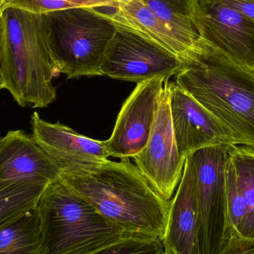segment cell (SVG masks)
<instances>
[{"label": "cell", "instance_id": "obj_1", "mask_svg": "<svg viewBox=\"0 0 254 254\" xmlns=\"http://www.w3.org/2000/svg\"><path fill=\"white\" fill-rule=\"evenodd\" d=\"M61 179L127 234L163 240L170 201L151 187L129 160L72 167L63 171Z\"/></svg>", "mask_w": 254, "mask_h": 254}, {"label": "cell", "instance_id": "obj_2", "mask_svg": "<svg viewBox=\"0 0 254 254\" xmlns=\"http://www.w3.org/2000/svg\"><path fill=\"white\" fill-rule=\"evenodd\" d=\"M181 59L175 82L232 132L237 145L254 149V71L201 37Z\"/></svg>", "mask_w": 254, "mask_h": 254}, {"label": "cell", "instance_id": "obj_3", "mask_svg": "<svg viewBox=\"0 0 254 254\" xmlns=\"http://www.w3.org/2000/svg\"><path fill=\"white\" fill-rule=\"evenodd\" d=\"M1 74L4 89L24 108L55 101L59 75L50 43L47 16L14 7L2 10Z\"/></svg>", "mask_w": 254, "mask_h": 254}, {"label": "cell", "instance_id": "obj_4", "mask_svg": "<svg viewBox=\"0 0 254 254\" xmlns=\"http://www.w3.org/2000/svg\"><path fill=\"white\" fill-rule=\"evenodd\" d=\"M43 254H88L127 236L62 179L49 184L37 203Z\"/></svg>", "mask_w": 254, "mask_h": 254}, {"label": "cell", "instance_id": "obj_5", "mask_svg": "<svg viewBox=\"0 0 254 254\" xmlns=\"http://www.w3.org/2000/svg\"><path fill=\"white\" fill-rule=\"evenodd\" d=\"M58 73L68 79L101 76L107 48L117 28L98 8L67 9L46 13Z\"/></svg>", "mask_w": 254, "mask_h": 254}, {"label": "cell", "instance_id": "obj_6", "mask_svg": "<svg viewBox=\"0 0 254 254\" xmlns=\"http://www.w3.org/2000/svg\"><path fill=\"white\" fill-rule=\"evenodd\" d=\"M230 146H207L190 155L196 176L201 254H219L229 236L225 170Z\"/></svg>", "mask_w": 254, "mask_h": 254}, {"label": "cell", "instance_id": "obj_7", "mask_svg": "<svg viewBox=\"0 0 254 254\" xmlns=\"http://www.w3.org/2000/svg\"><path fill=\"white\" fill-rule=\"evenodd\" d=\"M101 65V76L138 83L155 77L170 80L183 66L177 55L146 39L117 28Z\"/></svg>", "mask_w": 254, "mask_h": 254}, {"label": "cell", "instance_id": "obj_8", "mask_svg": "<svg viewBox=\"0 0 254 254\" xmlns=\"http://www.w3.org/2000/svg\"><path fill=\"white\" fill-rule=\"evenodd\" d=\"M133 158L151 187L164 199L171 201L182 179L186 158L179 153L173 132L169 80L158 95L147 143Z\"/></svg>", "mask_w": 254, "mask_h": 254}, {"label": "cell", "instance_id": "obj_9", "mask_svg": "<svg viewBox=\"0 0 254 254\" xmlns=\"http://www.w3.org/2000/svg\"><path fill=\"white\" fill-rule=\"evenodd\" d=\"M190 7L199 37L236 64L254 71V20L205 0H191Z\"/></svg>", "mask_w": 254, "mask_h": 254}, {"label": "cell", "instance_id": "obj_10", "mask_svg": "<svg viewBox=\"0 0 254 254\" xmlns=\"http://www.w3.org/2000/svg\"><path fill=\"white\" fill-rule=\"evenodd\" d=\"M167 79L155 77L137 83L124 103L111 137L106 140L110 156L134 158L150 136L158 95Z\"/></svg>", "mask_w": 254, "mask_h": 254}, {"label": "cell", "instance_id": "obj_11", "mask_svg": "<svg viewBox=\"0 0 254 254\" xmlns=\"http://www.w3.org/2000/svg\"><path fill=\"white\" fill-rule=\"evenodd\" d=\"M170 107L176 144L184 158L207 146L237 145L232 132L176 82H170Z\"/></svg>", "mask_w": 254, "mask_h": 254}, {"label": "cell", "instance_id": "obj_12", "mask_svg": "<svg viewBox=\"0 0 254 254\" xmlns=\"http://www.w3.org/2000/svg\"><path fill=\"white\" fill-rule=\"evenodd\" d=\"M33 138L61 171L98 164L110 156L106 140H98L76 132L60 122L50 123L34 112L31 117Z\"/></svg>", "mask_w": 254, "mask_h": 254}, {"label": "cell", "instance_id": "obj_13", "mask_svg": "<svg viewBox=\"0 0 254 254\" xmlns=\"http://www.w3.org/2000/svg\"><path fill=\"white\" fill-rule=\"evenodd\" d=\"M196 176L190 155L187 157L179 188L171 199L162 243L172 254H201Z\"/></svg>", "mask_w": 254, "mask_h": 254}, {"label": "cell", "instance_id": "obj_14", "mask_svg": "<svg viewBox=\"0 0 254 254\" xmlns=\"http://www.w3.org/2000/svg\"><path fill=\"white\" fill-rule=\"evenodd\" d=\"M61 174L31 134L13 130L0 139V182L37 178L52 183Z\"/></svg>", "mask_w": 254, "mask_h": 254}, {"label": "cell", "instance_id": "obj_15", "mask_svg": "<svg viewBox=\"0 0 254 254\" xmlns=\"http://www.w3.org/2000/svg\"><path fill=\"white\" fill-rule=\"evenodd\" d=\"M103 13L117 28L134 33L182 58L190 49L158 19L143 0H131Z\"/></svg>", "mask_w": 254, "mask_h": 254}, {"label": "cell", "instance_id": "obj_16", "mask_svg": "<svg viewBox=\"0 0 254 254\" xmlns=\"http://www.w3.org/2000/svg\"><path fill=\"white\" fill-rule=\"evenodd\" d=\"M226 173L237 187L246 208L242 237L254 238V149L234 145L228 148Z\"/></svg>", "mask_w": 254, "mask_h": 254}, {"label": "cell", "instance_id": "obj_17", "mask_svg": "<svg viewBox=\"0 0 254 254\" xmlns=\"http://www.w3.org/2000/svg\"><path fill=\"white\" fill-rule=\"evenodd\" d=\"M49 184L37 178L0 182V228L36 208Z\"/></svg>", "mask_w": 254, "mask_h": 254}, {"label": "cell", "instance_id": "obj_18", "mask_svg": "<svg viewBox=\"0 0 254 254\" xmlns=\"http://www.w3.org/2000/svg\"><path fill=\"white\" fill-rule=\"evenodd\" d=\"M0 254H43L37 207L0 228Z\"/></svg>", "mask_w": 254, "mask_h": 254}, {"label": "cell", "instance_id": "obj_19", "mask_svg": "<svg viewBox=\"0 0 254 254\" xmlns=\"http://www.w3.org/2000/svg\"><path fill=\"white\" fill-rule=\"evenodd\" d=\"M170 31L190 48L199 38L191 16V0H143Z\"/></svg>", "mask_w": 254, "mask_h": 254}, {"label": "cell", "instance_id": "obj_20", "mask_svg": "<svg viewBox=\"0 0 254 254\" xmlns=\"http://www.w3.org/2000/svg\"><path fill=\"white\" fill-rule=\"evenodd\" d=\"M14 7L33 13H45L67 9L117 7L115 0H4L3 10Z\"/></svg>", "mask_w": 254, "mask_h": 254}, {"label": "cell", "instance_id": "obj_21", "mask_svg": "<svg viewBox=\"0 0 254 254\" xmlns=\"http://www.w3.org/2000/svg\"><path fill=\"white\" fill-rule=\"evenodd\" d=\"M162 240L149 236L127 234L115 243L88 254H164Z\"/></svg>", "mask_w": 254, "mask_h": 254}, {"label": "cell", "instance_id": "obj_22", "mask_svg": "<svg viewBox=\"0 0 254 254\" xmlns=\"http://www.w3.org/2000/svg\"><path fill=\"white\" fill-rule=\"evenodd\" d=\"M219 254H254V238L231 236Z\"/></svg>", "mask_w": 254, "mask_h": 254}, {"label": "cell", "instance_id": "obj_23", "mask_svg": "<svg viewBox=\"0 0 254 254\" xmlns=\"http://www.w3.org/2000/svg\"><path fill=\"white\" fill-rule=\"evenodd\" d=\"M237 10L254 20V0H205Z\"/></svg>", "mask_w": 254, "mask_h": 254}, {"label": "cell", "instance_id": "obj_24", "mask_svg": "<svg viewBox=\"0 0 254 254\" xmlns=\"http://www.w3.org/2000/svg\"><path fill=\"white\" fill-rule=\"evenodd\" d=\"M1 33H2V12L0 13V90L4 89V82H3L2 74H1Z\"/></svg>", "mask_w": 254, "mask_h": 254}, {"label": "cell", "instance_id": "obj_25", "mask_svg": "<svg viewBox=\"0 0 254 254\" xmlns=\"http://www.w3.org/2000/svg\"><path fill=\"white\" fill-rule=\"evenodd\" d=\"M116 1V4H117V7L119 5V4H126V3L129 2L131 0H115Z\"/></svg>", "mask_w": 254, "mask_h": 254}, {"label": "cell", "instance_id": "obj_26", "mask_svg": "<svg viewBox=\"0 0 254 254\" xmlns=\"http://www.w3.org/2000/svg\"><path fill=\"white\" fill-rule=\"evenodd\" d=\"M3 4H4V0H0V13L2 12Z\"/></svg>", "mask_w": 254, "mask_h": 254}, {"label": "cell", "instance_id": "obj_27", "mask_svg": "<svg viewBox=\"0 0 254 254\" xmlns=\"http://www.w3.org/2000/svg\"><path fill=\"white\" fill-rule=\"evenodd\" d=\"M164 254H172L170 252H169L168 251L164 250Z\"/></svg>", "mask_w": 254, "mask_h": 254}, {"label": "cell", "instance_id": "obj_28", "mask_svg": "<svg viewBox=\"0 0 254 254\" xmlns=\"http://www.w3.org/2000/svg\"><path fill=\"white\" fill-rule=\"evenodd\" d=\"M1 136H0V139H1Z\"/></svg>", "mask_w": 254, "mask_h": 254}]
</instances>
